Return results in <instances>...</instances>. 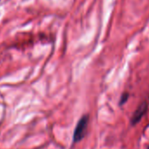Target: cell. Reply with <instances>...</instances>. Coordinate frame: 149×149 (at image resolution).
Instances as JSON below:
<instances>
[{
  "label": "cell",
  "mask_w": 149,
  "mask_h": 149,
  "mask_svg": "<svg viewBox=\"0 0 149 149\" xmlns=\"http://www.w3.org/2000/svg\"><path fill=\"white\" fill-rule=\"evenodd\" d=\"M88 123H89L88 115H84L80 118V120L77 124L76 129L74 131V138H73L74 142H79L84 138L88 128Z\"/></svg>",
  "instance_id": "6da1fadb"
},
{
  "label": "cell",
  "mask_w": 149,
  "mask_h": 149,
  "mask_svg": "<svg viewBox=\"0 0 149 149\" xmlns=\"http://www.w3.org/2000/svg\"><path fill=\"white\" fill-rule=\"evenodd\" d=\"M146 111H147V104H146V102L141 103L138 106V108L135 110V111L133 112V115H132V117L131 118L132 125L138 124L140 121V119L142 118V117L145 115V113L146 112Z\"/></svg>",
  "instance_id": "7a4b0ae2"
},
{
  "label": "cell",
  "mask_w": 149,
  "mask_h": 149,
  "mask_svg": "<svg viewBox=\"0 0 149 149\" xmlns=\"http://www.w3.org/2000/svg\"><path fill=\"white\" fill-rule=\"evenodd\" d=\"M128 97H129V94H128V93H123L122 96L120 97L119 105H123V104L128 100Z\"/></svg>",
  "instance_id": "3957f363"
},
{
  "label": "cell",
  "mask_w": 149,
  "mask_h": 149,
  "mask_svg": "<svg viewBox=\"0 0 149 149\" xmlns=\"http://www.w3.org/2000/svg\"><path fill=\"white\" fill-rule=\"evenodd\" d=\"M148 149H149V146H148Z\"/></svg>",
  "instance_id": "277c9868"
}]
</instances>
